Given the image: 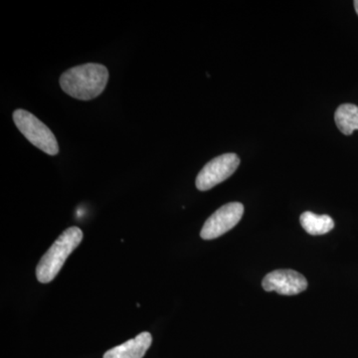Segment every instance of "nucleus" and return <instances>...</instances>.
I'll return each mask as SVG.
<instances>
[{"label": "nucleus", "instance_id": "1", "mask_svg": "<svg viewBox=\"0 0 358 358\" xmlns=\"http://www.w3.org/2000/svg\"><path fill=\"white\" fill-rule=\"evenodd\" d=\"M109 81V71L102 64L88 63L63 73L60 86L68 95L78 100H93L100 96Z\"/></svg>", "mask_w": 358, "mask_h": 358}, {"label": "nucleus", "instance_id": "2", "mask_svg": "<svg viewBox=\"0 0 358 358\" xmlns=\"http://www.w3.org/2000/svg\"><path fill=\"white\" fill-rule=\"evenodd\" d=\"M83 240V232L80 228H68L52 244L37 265V280L42 284H48L55 279L68 257L79 246Z\"/></svg>", "mask_w": 358, "mask_h": 358}, {"label": "nucleus", "instance_id": "3", "mask_svg": "<svg viewBox=\"0 0 358 358\" xmlns=\"http://www.w3.org/2000/svg\"><path fill=\"white\" fill-rule=\"evenodd\" d=\"M13 121L20 133L34 147L49 155L58 154L59 145L55 136L44 122L37 119L31 113L25 110H16L13 113Z\"/></svg>", "mask_w": 358, "mask_h": 358}, {"label": "nucleus", "instance_id": "4", "mask_svg": "<svg viewBox=\"0 0 358 358\" xmlns=\"http://www.w3.org/2000/svg\"><path fill=\"white\" fill-rule=\"evenodd\" d=\"M240 159L236 154H224L210 160L197 176V189L207 192L230 178L237 171Z\"/></svg>", "mask_w": 358, "mask_h": 358}, {"label": "nucleus", "instance_id": "5", "mask_svg": "<svg viewBox=\"0 0 358 358\" xmlns=\"http://www.w3.org/2000/svg\"><path fill=\"white\" fill-rule=\"evenodd\" d=\"M243 214L244 206L240 202L223 205L207 219L200 232V237L203 240H213L222 236L239 223Z\"/></svg>", "mask_w": 358, "mask_h": 358}, {"label": "nucleus", "instance_id": "6", "mask_svg": "<svg viewBox=\"0 0 358 358\" xmlns=\"http://www.w3.org/2000/svg\"><path fill=\"white\" fill-rule=\"evenodd\" d=\"M266 292H275L284 296H296L308 288V281L294 270H275L265 275L262 282Z\"/></svg>", "mask_w": 358, "mask_h": 358}, {"label": "nucleus", "instance_id": "7", "mask_svg": "<svg viewBox=\"0 0 358 358\" xmlns=\"http://www.w3.org/2000/svg\"><path fill=\"white\" fill-rule=\"evenodd\" d=\"M152 343V334L145 331L127 343L108 350L103 358H143Z\"/></svg>", "mask_w": 358, "mask_h": 358}, {"label": "nucleus", "instance_id": "8", "mask_svg": "<svg viewBox=\"0 0 358 358\" xmlns=\"http://www.w3.org/2000/svg\"><path fill=\"white\" fill-rule=\"evenodd\" d=\"M301 226L306 232L313 236L324 235L334 229L333 218L329 215H317L313 212H303L300 218Z\"/></svg>", "mask_w": 358, "mask_h": 358}, {"label": "nucleus", "instance_id": "9", "mask_svg": "<svg viewBox=\"0 0 358 358\" xmlns=\"http://www.w3.org/2000/svg\"><path fill=\"white\" fill-rule=\"evenodd\" d=\"M334 121L339 131L345 136H350L358 129V107L352 103L339 106L334 114Z\"/></svg>", "mask_w": 358, "mask_h": 358}, {"label": "nucleus", "instance_id": "10", "mask_svg": "<svg viewBox=\"0 0 358 358\" xmlns=\"http://www.w3.org/2000/svg\"><path fill=\"white\" fill-rule=\"evenodd\" d=\"M353 4H355V11H357L358 15V0H355V1L353 2Z\"/></svg>", "mask_w": 358, "mask_h": 358}]
</instances>
